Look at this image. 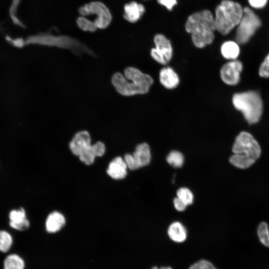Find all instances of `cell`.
<instances>
[{
	"label": "cell",
	"instance_id": "cell-27",
	"mask_svg": "<svg viewBox=\"0 0 269 269\" xmlns=\"http://www.w3.org/2000/svg\"><path fill=\"white\" fill-rule=\"evenodd\" d=\"M124 159L128 168L132 170L139 168V167L133 154H126L124 156Z\"/></svg>",
	"mask_w": 269,
	"mask_h": 269
},
{
	"label": "cell",
	"instance_id": "cell-29",
	"mask_svg": "<svg viewBox=\"0 0 269 269\" xmlns=\"http://www.w3.org/2000/svg\"><path fill=\"white\" fill-rule=\"evenodd\" d=\"M92 147L96 157L103 156L106 151V147L104 143L101 141H97L92 144Z\"/></svg>",
	"mask_w": 269,
	"mask_h": 269
},
{
	"label": "cell",
	"instance_id": "cell-32",
	"mask_svg": "<svg viewBox=\"0 0 269 269\" xmlns=\"http://www.w3.org/2000/svg\"><path fill=\"white\" fill-rule=\"evenodd\" d=\"M173 204L175 209L179 212L184 211L187 206L177 197L174 199Z\"/></svg>",
	"mask_w": 269,
	"mask_h": 269
},
{
	"label": "cell",
	"instance_id": "cell-12",
	"mask_svg": "<svg viewBox=\"0 0 269 269\" xmlns=\"http://www.w3.org/2000/svg\"><path fill=\"white\" fill-rule=\"evenodd\" d=\"M9 226L18 231H25L30 227V222L26 217L25 210L20 208L18 210H12L9 213Z\"/></svg>",
	"mask_w": 269,
	"mask_h": 269
},
{
	"label": "cell",
	"instance_id": "cell-33",
	"mask_svg": "<svg viewBox=\"0 0 269 269\" xmlns=\"http://www.w3.org/2000/svg\"><path fill=\"white\" fill-rule=\"evenodd\" d=\"M158 3L165 6L168 10H171L177 3L176 0H157Z\"/></svg>",
	"mask_w": 269,
	"mask_h": 269
},
{
	"label": "cell",
	"instance_id": "cell-17",
	"mask_svg": "<svg viewBox=\"0 0 269 269\" xmlns=\"http://www.w3.org/2000/svg\"><path fill=\"white\" fill-rule=\"evenodd\" d=\"M145 11L144 6L135 1H132L124 6L123 16L128 21L134 23L138 21Z\"/></svg>",
	"mask_w": 269,
	"mask_h": 269
},
{
	"label": "cell",
	"instance_id": "cell-14",
	"mask_svg": "<svg viewBox=\"0 0 269 269\" xmlns=\"http://www.w3.org/2000/svg\"><path fill=\"white\" fill-rule=\"evenodd\" d=\"M65 216L58 211L49 214L45 222V229L49 234H55L61 231L66 224Z\"/></svg>",
	"mask_w": 269,
	"mask_h": 269
},
{
	"label": "cell",
	"instance_id": "cell-15",
	"mask_svg": "<svg viewBox=\"0 0 269 269\" xmlns=\"http://www.w3.org/2000/svg\"><path fill=\"white\" fill-rule=\"evenodd\" d=\"M128 169L124 158L117 156L110 162L107 172L113 179L120 180L126 177Z\"/></svg>",
	"mask_w": 269,
	"mask_h": 269
},
{
	"label": "cell",
	"instance_id": "cell-11",
	"mask_svg": "<svg viewBox=\"0 0 269 269\" xmlns=\"http://www.w3.org/2000/svg\"><path fill=\"white\" fill-rule=\"evenodd\" d=\"M91 141L89 133L87 131H81L74 135L70 142L69 147L73 154L78 156L91 144Z\"/></svg>",
	"mask_w": 269,
	"mask_h": 269
},
{
	"label": "cell",
	"instance_id": "cell-7",
	"mask_svg": "<svg viewBox=\"0 0 269 269\" xmlns=\"http://www.w3.org/2000/svg\"><path fill=\"white\" fill-rule=\"evenodd\" d=\"M81 16L96 15L93 21L97 28L104 29L108 27L112 20V15L109 8L102 2L93 1L86 3L78 8Z\"/></svg>",
	"mask_w": 269,
	"mask_h": 269
},
{
	"label": "cell",
	"instance_id": "cell-3",
	"mask_svg": "<svg viewBox=\"0 0 269 269\" xmlns=\"http://www.w3.org/2000/svg\"><path fill=\"white\" fill-rule=\"evenodd\" d=\"M234 154L230 157L235 166L245 169L253 165L260 156L261 147L251 134L242 132L236 137L233 146Z\"/></svg>",
	"mask_w": 269,
	"mask_h": 269
},
{
	"label": "cell",
	"instance_id": "cell-4",
	"mask_svg": "<svg viewBox=\"0 0 269 269\" xmlns=\"http://www.w3.org/2000/svg\"><path fill=\"white\" fill-rule=\"evenodd\" d=\"M243 15V8L238 2L223 0L215 9L216 30L226 35L237 26Z\"/></svg>",
	"mask_w": 269,
	"mask_h": 269
},
{
	"label": "cell",
	"instance_id": "cell-31",
	"mask_svg": "<svg viewBox=\"0 0 269 269\" xmlns=\"http://www.w3.org/2000/svg\"><path fill=\"white\" fill-rule=\"evenodd\" d=\"M268 0H248L250 5L255 8H261L264 7Z\"/></svg>",
	"mask_w": 269,
	"mask_h": 269
},
{
	"label": "cell",
	"instance_id": "cell-5",
	"mask_svg": "<svg viewBox=\"0 0 269 269\" xmlns=\"http://www.w3.org/2000/svg\"><path fill=\"white\" fill-rule=\"evenodd\" d=\"M232 102L249 124H254L259 121L263 112V102L258 93L250 91L236 93L233 96Z\"/></svg>",
	"mask_w": 269,
	"mask_h": 269
},
{
	"label": "cell",
	"instance_id": "cell-1",
	"mask_svg": "<svg viewBox=\"0 0 269 269\" xmlns=\"http://www.w3.org/2000/svg\"><path fill=\"white\" fill-rule=\"evenodd\" d=\"M111 82L116 90L121 95L131 96L147 93L153 82L152 77L134 67H128L124 74L116 72Z\"/></svg>",
	"mask_w": 269,
	"mask_h": 269
},
{
	"label": "cell",
	"instance_id": "cell-21",
	"mask_svg": "<svg viewBox=\"0 0 269 269\" xmlns=\"http://www.w3.org/2000/svg\"><path fill=\"white\" fill-rule=\"evenodd\" d=\"M13 243L11 235L7 231L0 230V252L6 253L11 249Z\"/></svg>",
	"mask_w": 269,
	"mask_h": 269
},
{
	"label": "cell",
	"instance_id": "cell-26",
	"mask_svg": "<svg viewBox=\"0 0 269 269\" xmlns=\"http://www.w3.org/2000/svg\"><path fill=\"white\" fill-rule=\"evenodd\" d=\"M80 160L86 165L93 164L96 157L92 147V144L84 149L78 156Z\"/></svg>",
	"mask_w": 269,
	"mask_h": 269
},
{
	"label": "cell",
	"instance_id": "cell-19",
	"mask_svg": "<svg viewBox=\"0 0 269 269\" xmlns=\"http://www.w3.org/2000/svg\"><path fill=\"white\" fill-rule=\"evenodd\" d=\"M222 55L226 59L236 60L240 54V47L237 42L227 41L221 46Z\"/></svg>",
	"mask_w": 269,
	"mask_h": 269
},
{
	"label": "cell",
	"instance_id": "cell-24",
	"mask_svg": "<svg viewBox=\"0 0 269 269\" xmlns=\"http://www.w3.org/2000/svg\"><path fill=\"white\" fill-rule=\"evenodd\" d=\"M76 23L79 28L84 31L95 32L97 30L93 21L85 16H79L77 18Z\"/></svg>",
	"mask_w": 269,
	"mask_h": 269
},
{
	"label": "cell",
	"instance_id": "cell-23",
	"mask_svg": "<svg viewBox=\"0 0 269 269\" xmlns=\"http://www.w3.org/2000/svg\"><path fill=\"white\" fill-rule=\"evenodd\" d=\"M257 234L261 243L269 247V229L267 223L261 222L257 229Z\"/></svg>",
	"mask_w": 269,
	"mask_h": 269
},
{
	"label": "cell",
	"instance_id": "cell-34",
	"mask_svg": "<svg viewBox=\"0 0 269 269\" xmlns=\"http://www.w3.org/2000/svg\"><path fill=\"white\" fill-rule=\"evenodd\" d=\"M187 269H200V267L198 261H196L192 264Z\"/></svg>",
	"mask_w": 269,
	"mask_h": 269
},
{
	"label": "cell",
	"instance_id": "cell-16",
	"mask_svg": "<svg viewBox=\"0 0 269 269\" xmlns=\"http://www.w3.org/2000/svg\"><path fill=\"white\" fill-rule=\"evenodd\" d=\"M159 76L161 84L167 89H173L179 84V78L177 74L170 67L162 68Z\"/></svg>",
	"mask_w": 269,
	"mask_h": 269
},
{
	"label": "cell",
	"instance_id": "cell-10",
	"mask_svg": "<svg viewBox=\"0 0 269 269\" xmlns=\"http://www.w3.org/2000/svg\"><path fill=\"white\" fill-rule=\"evenodd\" d=\"M243 70L242 62L238 60H230L223 65L220 70L222 80L229 85H235L240 80V74Z\"/></svg>",
	"mask_w": 269,
	"mask_h": 269
},
{
	"label": "cell",
	"instance_id": "cell-28",
	"mask_svg": "<svg viewBox=\"0 0 269 269\" xmlns=\"http://www.w3.org/2000/svg\"><path fill=\"white\" fill-rule=\"evenodd\" d=\"M259 75L262 77L269 78V53L260 66Z\"/></svg>",
	"mask_w": 269,
	"mask_h": 269
},
{
	"label": "cell",
	"instance_id": "cell-9",
	"mask_svg": "<svg viewBox=\"0 0 269 269\" xmlns=\"http://www.w3.org/2000/svg\"><path fill=\"white\" fill-rule=\"evenodd\" d=\"M154 42L155 47L151 49V57L161 64H167L173 54L170 41L163 34H157L154 37Z\"/></svg>",
	"mask_w": 269,
	"mask_h": 269
},
{
	"label": "cell",
	"instance_id": "cell-6",
	"mask_svg": "<svg viewBox=\"0 0 269 269\" xmlns=\"http://www.w3.org/2000/svg\"><path fill=\"white\" fill-rule=\"evenodd\" d=\"M261 25V21L259 16L250 8H244L243 15L237 25L235 36L236 42L240 44L248 42Z\"/></svg>",
	"mask_w": 269,
	"mask_h": 269
},
{
	"label": "cell",
	"instance_id": "cell-18",
	"mask_svg": "<svg viewBox=\"0 0 269 269\" xmlns=\"http://www.w3.org/2000/svg\"><path fill=\"white\" fill-rule=\"evenodd\" d=\"M139 168L147 165L151 160V152L149 145L141 143L136 145L133 153Z\"/></svg>",
	"mask_w": 269,
	"mask_h": 269
},
{
	"label": "cell",
	"instance_id": "cell-35",
	"mask_svg": "<svg viewBox=\"0 0 269 269\" xmlns=\"http://www.w3.org/2000/svg\"><path fill=\"white\" fill-rule=\"evenodd\" d=\"M150 269H173L170 266H162L158 267L157 266H152Z\"/></svg>",
	"mask_w": 269,
	"mask_h": 269
},
{
	"label": "cell",
	"instance_id": "cell-25",
	"mask_svg": "<svg viewBox=\"0 0 269 269\" xmlns=\"http://www.w3.org/2000/svg\"><path fill=\"white\" fill-rule=\"evenodd\" d=\"M177 197L187 206L193 203L194 196L191 191L186 187H181L178 189Z\"/></svg>",
	"mask_w": 269,
	"mask_h": 269
},
{
	"label": "cell",
	"instance_id": "cell-22",
	"mask_svg": "<svg viewBox=\"0 0 269 269\" xmlns=\"http://www.w3.org/2000/svg\"><path fill=\"white\" fill-rule=\"evenodd\" d=\"M166 160L172 166L179 168L183 165L184 159L181 152L177 150H172L167 155Z\"/></svg>",
	"mask_w": 269,
	"mask_h": 269
},
{
	"label": "cell",
	"instance_id": "cell-13",
	"mask_svg": "<svg viewBox=\"0 0 269 269\" xmlns=\"http://www.w3.org/2000/svg\"><path fill=\"white\" fill-rule=\"evenodd\" d=\"M169 240L175 244H182L188 238V232L185 226L179 221L172 222L167 229Z\"/></svg>",
	"mask_w": 269,
	"mask_h": 269
},
{
	"label": "cell",
	"instance_id": "cell-20",
	"mask_svg": "<svg viewBox=\"0 0 269 269\" xmlns=\"http://www.w3.org/2000/svg\"><path fill=\"white\" fill-rule=\"evenodd\" d=\"M24 259L17 254H10L5 257L3 261V269H25Z\"/></svg>",
	"mask_w": 269,
	"mask_h": 269
},
{
	"label": "cell",
	"instance_id": "cell-30",
	"mask_svg": "<svg viewBox=\"0 0 269 269\" xmlns=\"http://www.w3.org/2000/svg\"><path fill=\"white\" fill-rule=\"evenodd\" d=\"M200 269H217L214 264L210 261L202 259L198 261Z\"/></svg>",
	"mask_w": 269,
	"mask_h": 269
},
{
	"label": "cell",
	"instance_id": "cell-8",
	"mask_svg": "<svg viewBox=\"0 0 269 269\" xmlns=\"http://www.w3.org/2000/svg\"><path fill=\"white\" fill-rule=\"evenodd\" d=\"M28 42L46 46L75 49L81 46L78 41L67 35H54L50 33H41L29 38Z\"/></svg>",
	"mask_w": 269,
	"mask_h": 269
},
{
	"label": "cell",
	"instance_id": "cell-2",
	"mask_svg": "<svg viewBox=\"0 0 269 269\" xmlns=\"http://www.w3.org/2000/svg\"><path fill=\"white\" fill-rule=\"evenodd\" d=\"M186 31L191 34L194 45L202 48L212 43L214 32L216 30L214 17L208 10L196 12L191 14L185 23Z\"/></svg>",
	"mask_w": 269,
	"mask_h": 269
}]
</instances>
